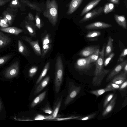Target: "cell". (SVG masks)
<instances>
[{
    "instance_id": "cell-28",
    "label": "cell",
    "mask_w": 127,
    "mask_h": 127,
    "mask_svg": "<svg viewBox=\"0 0 127 127\" xmlns=\"http://www.w3.org/2000/svg\"><path fill=\"white\" fill-rule=\"evenodd\" d=\"M99 50L98 48L92 54L90 55V63L95 62L98 57Z\"/></svg>"
},
{
    "instance_id": "cell-21",
    "label": "cell",
    "mask_w": 127,
    "mask_h": 127,
    "mask_svg": "<svg viewBox=\"0 0 127 127\" xmlns=\"http://www.w3.org/2000/svg\"><path fill=\"white\" fill-rule=\"evenodd\" d=\"M49 80V77L47 76L41 82L34 91L33 93L34 95L37 94L47 85Z\"/></svg>"
},
{
    "instance_id": "cell-40",
    "label": "cell",
    "mask_w": 127,
    "mask_h": 127,
    "mask_svg": "<svg viewBox=\"0 0 127 127\" xmlns=\"http://www.w3.org/2000/svg\"><path fill=\"white\" fill-rule=\"evenodd\" d=\"M51 43V40L49 35L47 34L42 39V45L45 44H50Z\"/></svg>"
},
{
    "instance_id": "cell-6",
    "label": "cell",
    "mask_w": 127,
    "mask_h": 127,
    "mask_svg": "<svg viewBox=\"0 0 127 127\" xmlns=\"http://www.w3.org/2000/svg\"><path fill=\"white\" fill-rule=\"evenodd\" d=\"M103 12V8L98 7L87 13L79 22L82 23L89 21L102 14Z\"/></svg>"
},
{
    "instance_id": "cell-13",
    "label": "cell",
    "mask_w": 127,
    "mask_h": 127,
    "mask_svg": "<svg viewBox=\"0 0 127 127\" xmlns=\"http://www.w3.org/2000/svg\"><path fill=\"white\" fill-rule=\"evenodd\" d=\"M62 101V96L58 98L56 101L53 107V112L51 115L50 120H54L57 118Z\"/></svg>"
},
{
    "instance_id": "cell-50",
    "label": "cell",
    "mask_w": 127,
    "mask_h": 127,
    "mask_svg": "<svg viewBox=\"0 0 127 127\" xmlns=\"http://www.w3.org/2000/svg\"><path fill=\"white\" fill-rule=\"evenodd\" d=\"M1 103H0V111L1 110Z\"/></svg>"
},
{
    "instance_id": "cell-48",
    "label": "cell",
    "mask_w": 127,
    "mask_h": 127,
    "mask_svg": "<svg viewBox=\"0 0 127 127\" xmlns=\"http://www.w3.org/2000/svg\"><path fill=\"white\" fill-rule=\"evenodd\" d=\"M110 1L115 4H118L119 2V0H110Z\"/></svg>"
},
{
    "instance_id": "cell-19",
    "label": "cell",
    "mask_w": 127,
    "mask_h": 127,
    "mask_svg": "<svg viewBox=\"0 0 127 127\" xmlns=\"http://www.w3.org/2000/svg\"><path fill=\"white\" fill-rule=\"evenodd\" d=\"M116 97L115 96L110 102L109 104L106 106L102 113L103 116H106L113 110L115 105Z\"/></svg>"
},
{
    "instance_id": "cell-2",
    "label": "cell",
    "mask_w": 127,
    "mask_h": 127,
    "mask_svg": "<svg viewBox=\"0 0 127 127\" xmlns=\"http://www.w3.org/2000/svg\"><path fill=\"white\" fill-rule=\"evenodd\" d=\"M57 6L54 0L47 2L46 9L44 14L48 18L52 25L55 26L57 21L58 11Z\"/></svg>"
},
{
    "instance_id": "cell-37",
    "label": "cell",
    "mask_w": 127,
    "mask_h": 127,
    "mask_svg": "<svg viewBox=\"0 0 127 127\" xmlns=\"http://www.w3.org/2000/svg\"><path fill=\"white\" fill-rule=\"evenodd\" d=\"M51 116V115L49 116H45L41 115L38 114L34 118V120H40L44 119L49 120Z\"/></svg>"
},
{
    "instance_id": "cell-20",
    "label": "cell",
    "mask_w": 127,
    "mask_h": 127,
    "mask_svg": "<svg viewBox=\"0 0 127 127\" xmlns=\"http://www.w3.org/2000/svg\"><path fill=\"white\" fill-rule=\"evenodd\" d=\"M127 75L125 74L123 71L119 75L114 78L111 82L120 85L127 80Z\"/></svg>"
},
{
    "instance_id": "cell-22",
    "label": "cell",
    "mask_w": 127,
    "mask_h": 127,
    "mask_svg": "<svg viewBox=\"0 0 127 127\" xmlns=\"http://www.w3.org/2000/svg\"><path fill=\"white\" fill-rule=\"evenodd\" d=\"M46 93V91H44L35 97L32 101L31 104V107L34 108L41 102L45 98Z\"/></svg>"
},
{
    "instance_id": "cell-43",
    "label": "cell",
    "mask_w": 127,
    "mask_h": 127,
    "mask_svg": "<svg viewBox=\"0 0 127 127\" xmlns=\"http://www.w3.org/2000/svg\"><path fill=\"white\" fill-rule=\"evenodd\" d=\"M127 86V80H126L120 85L119 90L120 91H123L126 88Z\"/></svg>"
},
{
    "instance_id": "cell-1",
    "label": "cell",
    "mask_w": 127,
    "mask_h": 127,
    "mask_svg": "<svg viewBox=\"0 0 127 127\" xmlns=\"http://www.w3.org/2000/svg\"><path fill=\"white\" fill-rule=\"evenodd\" d=\"M64 71V66L61 57L59 56L56 62L54 86L56 92L57 93L59 91L62 83Z\"/></svg>"
},
{
    "instance_id": "cell-23",
    "label": "cell",
    "mask_w": 127,
    "mask_h": 127,
    "mask_svg": "<svg viewBox=\"0 0 127 127\" xmlns=\"http://www.w3.org/2000/svg\"><path fill=\"white\" fill-rule=\"evenodd\" d=\"M18 49L19 52L23 55L26 56L29 55V51L25 45L20 40L18 41Z\"/></svg>"
},
{
    "instance_id": "cell-12",
    "label": "cell",
    "mask_w": 127,
    "mask_h": 127,
    "mask_svg": "<svg viewBox=\"0 0 127 127\" xmlns=\"http://www.w3.org/2000/svg\"><path fill=\"white\" fill-rule=\"evenodd\" d=\"M98 48L97 46H88L82 50L79 54L82 56L87 57L91 55Z\"/></svg>"
},
{
    "instance_id": "cell-15",
    "label": "cell",
    "mask_w": 127,
    "mask_h": 127,
    "mask_svg": "<svg viewBox=\"0 0 127 127\" xmlns=\"http://www.w3.org/2000/svg\"><path fill=\"white\" fill-rule=\"evenodd\" d=\"M11 38L0 32V48H3L8 45L11 42Z\"/></svg>"
},
{
    "instance_id": "cell-26",
    "label": "cell",
    "mask_w": 127,
    "mask_h": 127,
    "mask_svg": "<svg viewBox=\"0 0 127 127\" xmlns=\"http://www.w3.org/2000/svg\"><path fill=\"white\" fill-rule=\"evenodd\" d=\"M50 63L48 62L45 65L40 74L36 81V84L37 85L45 76L50 67Z\"/></svg>"
},
{
    "instance_id": "cell-17",
    "label": "cell",
    "mask_w": 127,
    "mask_h": 127,
    "mask_svg": "<svg viewBox=\"0 0 127 127\" xmlns=\"http://www.w3.org/2000/svg\"><path fill=\"white\" fill-rule=\"evenodd\" d=\"M0 30L1 31L12 34L14 35H18L23 32V30L15 27H7L6 28H0Z\"/></svg>"
},
{
    "instance_id": "cell-36",
    "label": "cell",
    "mask_w": 127,
    "mask_h": 127,
    "mask_svg": "<svg viewBox=\"0 0 127 127\" xmlns=\"http://www.w3.org/2000/svg\"><path fill=\"white\" fill-rule=\"evenodd\" d=\"M115 55L114 53H112L110 54L107 56L105 60L104 61V65L105 66H106L108 64L111 60Z\"/></svg>"
},
{
    "instance_id": "cell-4",
    "label": "cell",
    "mask_w": 127,
    "mask_h": 127,
    "mask_svg": "<svg viewBox=\"0 0 127 127\" xmlns=\"http://www.w3.org/2000/svg\"><path fill=\"white\" fill-rule=\"evenodd\" d=\"M105 44H104L101 51H100L98 57L95 62V68L94 76L98 75L102 73L105 70L104 68V55Z\"/></svg>"
},
{
    "instance_id": "cell-3",
    "label": "cell",
    "mask_w": 127,
    "mask_h": 127,
    "mask_svg": "<svg viewBox=\"0 0 127 127\" xmlns=\"http://www.w3.org/2000/svg\"><path fill=\"white\" fill-rule=\"evenodd\" d=\"M81 88V87L75 85L73 82H69L68 94L64 103L65 106L67 105L73 100L79 94Z\"/></svg>"
},
{
    "instance_id": "cell-46",
    "label": "cell",
    "mask_w": 127,
    "mask_h": 127,
    "mask_svg": "<svg viewBox=\"0 0 127 127\" xmlns=\"http://www.w3.org/2000/svg\"><path fill=\"white\" fill-rule=\"evenodd\" d=\"M124 69V73L127 75V63L125 65L123 68Z\"/></svg>"
},
{
    "instance_id": "cell-49",
    "label": "cell",
    "mask_w": 127,
    "mask_h": 127,
    "mask_svg": "<svg viewBox=\"0 0 127 127\" xmlns=\"http://www.w3.org/2000/svg\"><path fill=\"white\" fill-rule=\"evenodd\" d=\"M12 3L13 4L16 5L17 3V1L16 0H13L12 1Z\"/></svg>"
},
{
    "instance_id": "cell-44",
    "label": "cell",
    "mask_w": 127,
    "mask_h": 127,
    "mask_svg": "<svg viewBox=\"0 0 127 127\" xmlns=\"http://www.w3.org/2000/svg\"><path fill=\"white\" fill-rule=\"evenodd\" d=\"M36 26L40 29L41 28V24L40 19L38 16L36 15Z\"/></svg>"
},
{
    "instance_id": "cell-33",
    "label": "cell",
    "mask_w": 127,
    "mask_h": 127,
    "mask_svg": "<svg viewBox=\"0 0 127 127\" xmlns=\"http://www.w3.org/2000/svg\"><path fill=\"white\" fill-rule=\"evenodd\" d=\"M12 55H9L0 57V66L6 62L12 57Z\"/></svg>"
},
{
    "instance_id": "cell-8",
    "label": "cell",
    "mask_w": 127,
    "mask_h": 127,
    "mask_svg": "<svg viewBox=\"0 0 127 127\" xmlns=\"http://www.w3.org/2000/svg\"><path fill=\"white\" fill-rule=\"evenodd\" d=\"M21 38L30 44L37 55L39 56H41V49L38 40L33 41L30 37L27 36H22Z\"/></svg>"
},
{
    "instance_id": "cell-7",
    "label": "cell",
    "mask_w": 127,
    "mask_h": 127,
    "mask_svg": "<svg viewBox=\"0 0 127 127\" xmlns=\"http://www.w3.org/2000/svg\"><path fill=\"white\" fill-rule=\"evenodd\" d=\"M19 63L18 61L15 62L8 68L5 72V77L8 78H11L16 76L19 71Z\"/></svg>"
},
{
    "instance_id": "cell-24",
    "label": "cell",
    "mask_w": 127,
    "mask_h": 127,
    "mask_svg": "<svg viewBox=\"0 0 127 127\" xmlns=\"http://www.w3.org/2000/svg\"><path fill=\"white\" fill-rule=\"evenodd\" d=\"M113 40L111 36L108 37L107 44L105 49V56L107 57L110 54L112 51L113 48Z\"/></svg>"
},
{
    "instance_id": "cell-31",
    "label": "cell",
    "mask_w": 127,
    "mask_h": 127,
    "mask_svg": "<svg viewBox=\"0 0 127 127\" xmlns=\"http://www.w3.org/2000/svg\"><path fill=\"white\" fill-rule=\"evenodd\" d=\"M96 114V113L95 112L92 113L84 117H79L78 118V120L82 121L88 120L93 118Z\"/></svg>"
},
{
    "instance_id": "cell-16",
    "label": "cell",
    "mask_w": 127,
    "mask_h": 127,
    "mask_svg": "<svg viewBox=\"0 0 127 127\" xmlns=\"http://www.w3.org/2000/svg\"><path fill=\"white\" fill-rule=\"evenodd\" d=\"M83 0H72L69 6L68 14H71L74 12L78 8Z\"/></svg>"
},
{
    "instance_id": "cell-30",
    "label": "cell",
    "mask_w": 127,
    "mask_h": 127,
    "mask_svg": "<svg viewBox=\"0 0 127 127\" xmlns=\"http://www.w3.org/2000/svg\"><path fill=\"white\" fill-rule=\"evenodd\" d=\"M51 47L50 44H45L42 45V52L41 57L43 58L45 55L48 51L50 49Z\"/></svg>"
},
{
    "instance_id": "cell-5",
    "label": "cell",
    "mask_w": 127,
    "mask_h": 127,
    "mask_svg": "<svg viewBox=\"0 0 127 127\" xmlns=\"http://www.w3.org/2000/svg\"><path fill=\"white\" fill-rule=\"evenodd\" d=\"M90 56L84 58L78 59L77 61L75 66L79 71H86L90 69L91 67L90 61Z\"/></svg>"
},
{
    "instance_id": "cell-34",
    "label": "cell",
    "mask_w": 127,
    "mask_h": 127,
    "mask_svg": "<svg viewBox=\"0 0 127 127\" xmlns=\"http://www.w3.org/2000/svg\"><path fill=\"white\" fill-rule=\"evenodd\" d=\"M114 95V94L113 93L107 95L104 102L103 105V108H105L106 107L113 97Z\"/></svg>"
},
{
    "instance_id": "cell-11",
    "label": "cell",
    "mask_w": 127,
    "mask_h": 127,
    "mask_svg": "<svg viewBox=\"0 0 127 127\" xmlns=\"http://www.w3.org/2000/svg\"><path fill=\"white\" fill-rule=\"evenodd\" d=\"M110 70L105 69L102 73L96 76H94L92 82L93 86H99L104 77L109 72Z\"/></svg>"
},
{
    "instance_id": "cell-29",
    "label": "cell",
    "mask_w": 127,
    "mask_h": 127,
    "mask_svg": "<svg viewBox=\"0 0 127 127\" xmlns=\"http://www.w3.org/2000/svg\"><path fill=\"white\" fill-rule=\"evenodd\" d=\"M101 34V32L99 31H91L89 32L86 35L85 37L88 38H93L98 36Z\"/></svg>"
},
{
    "instance_id": "cell-27",
    "label": "cell",
    "mask_w": 127,
    "mask_h": 127,
    "mask_svg": "<svg viewBox=\"0 0 127 127\" xmlns=\"http://www.w3.org/2000/svg\"><path fill=\"white\" fill-rule=\"evenodd\" d=\"M114 8V4L112 3H108L106 4L103 8V11L106 14L112 11Z\"/></svg>"
},
{
    "instance_id": "cell-39",
    "label": "cell",
    "mask_w": 127,
    "mask_h": 127,
    "mask_svg": "<svg viewBox=\"0 0 127 127\" xmlns=\"http://www.w3.org/2000/svg\"><path fill=\"white\" fill-rule=\"evenodd\" d=\"M26 27L31 36H34L35 35V31L32 27L28 25H27L26 26Z\"/></svg>"
},
{
    "instance_id": "cell-14",
    "label": "cell",
    "mask_w": 127,
    "mask_h": 127,
    "mask_svg": "<svg viewBox=\"0 0 127 127\" xmlns=\"http://www.w3.org/2000/svg\"><path fill=\"white\" fill-rule=\"evenodd\" d=\"M101 0H92L89 2L81 12L80 16H81L88 12L89 11L95 6Z\"/></svg>"
},
{
    "instance_id": "cell-9",
    "label": "cell",
    "mask_w": 127,
    "mask_h": 127,
    "mask_svg": "<svg viewBox=\"0 0 127 127\" xmlns=\"http://www.w3.org/2000/svg\"><path fill=\"white\" fill-rule=\"evenodd\" d=\"M111 25L101 22H97L86 25L85 28L88 30L103 29L111 27Z\"/></svg>"
},
{
    "instance_id": "cell-42",
    "label": "cell",
    "mask_w": 127,
    "mask_h": 127,
    "mask_svg": "<svg viewBox=\"0 0 127 127\" xmlns=\"http://www.w3.org/2000/svg\"><path fill=\"white\" fill-rule=\"evenodd\" d=\"M80 117L79 116H71L69 117L64 118H56L54 120H56V121H60L64 120H66L73 119H78Z\"/></svg>"
},
{
    "instance_id": "cell-41",
    "label": "cell",
    "mask_w": 127,
    "mask_h": 127,
    "mask_svg": "<svg viewBox=\"0 0 127 127\" xmlns=\"http://www.w3.org/2000/svg\"><path fill=\"white\" fill-rule=\"evenodd\" d=\"M120 85L115 84L112 82H111L107 86L110 88L114 91L119 89Z\"/></svg>"
},
{
    "instance_id": "cell-10",
    "label": "cell",
    "mask_w": 127,
    "mask_h": 127,
    "mask_svg": "<svg viewBox=\"0 0 127 127\" xmlns=\"http://www.w3.org/2000/svg\"><path fill=\"white\" fill-rule=\"evenodd\" d=\"M127 63V60H126L121 62L120 64L117 65L109 75L106 78V81L108 82L110 81L115 75L119 73Z\"/></svg>"
},
{
    "instance_id": "cell-35",
    "label": "cell",
    "mask_w": 127,
    "mask_h": 127,
    "mask_svg": "<svg viewBox=\"0 0 127 127\" xmlns=\"http://www.w3.org/2000/svg\"><path fill=\"white\" fill-rule=\"evenodd\" d=\"M38 69L37 66H34L32 67L29 70V77H32L36 73Z\"/></svg>"
},
{
    "instance_id": "cell-25",
    "label": "cell",
    "mask_w": 127,
    "mask_h": 127,
    "mask_svg": "<svg viewBox=\"0 0 127 127\" xmlns=\"http://www.w3.org/2000/svg\"><path fill=\"white\" fill-rule=\"evenodd\" d=\"M114 91L112 89L107 86L104 89L92 91L90 92V93L91 94L94 95L97 97L106 92Z\"/></svg>"
},
{
    "instance_id": "cell-47",
    "label": "cell",
    "mask_w": 127,
    "mask_h": 127,
    "mask_svg": "<svg viewBox=\"0 0 127 127\" xmlns=\"http://www.w3.org/2000/svg\"><path fill=\"white\" fill-rule=\"evenodd\" d=\"M6 18L9 21V23L10 24V21L12 19V18L11 16L9 14L6 15Z\"/></svg>"
},
{
    "instance_id": "cell-45",
    "label": "cell",
    "mask_w": 127,
    "mask_h": 127,
    "mask_svg": "<svg viewBox=\"0 0 127 127\" xmlns=\"http://www.w3.org/2000/svg\"><path fill=\"white\" fill-rule=\"evenodd\" d=\"M12 0H0V6H2Z\"/></svg>"
},
{
    "instance_id": "cell-18",
    "label": "cell",
    "mask_w": 127,
    "mask_h": 127,
    "mask_svg": "<svg viewBox=\"0 0 127 127\" xmlns=\"http://www.w3.org/2000/svg\"><path fill=\"white\" fill-rule=\"evenodd\" d=\"M114 16L115 20L118 24L123 28L126 29V21L125 16L123 15H119L116 14L114 15Z\"/></svg>"
},
{
    "instance_id": "cell-38",
    "label": "cell",
    "mask_w": 127,
    "mask_h": 127,
    "mask_svg": "<svg viewBox=\"0 0 127 127\" xmlns=\"http://www.w3.org/2000/svg\"><path fill=\"white\" fill-rule=\"evenodd\" d=\"M127 54V49H124L120 56L118 59V61L121 62L124 61V59L126 56Z\"/></svg>"
},
{
    "instance_id": "cell-32",
    "label": "cell",
    "mask_w": 127,
    "mask_h": 127,
    "mask_svg": "<svg viewBox=\"0 0 127 127\" xmlns=\"http://www.w3.org/2000/svg\"><path fill=\"white\" fill-rule=\"evenodd\" d=\"M44 113L51 115L53 112V110L50 107L48 102H47L44 107L42 109Z\"/></svg>"
}]
</instances>
